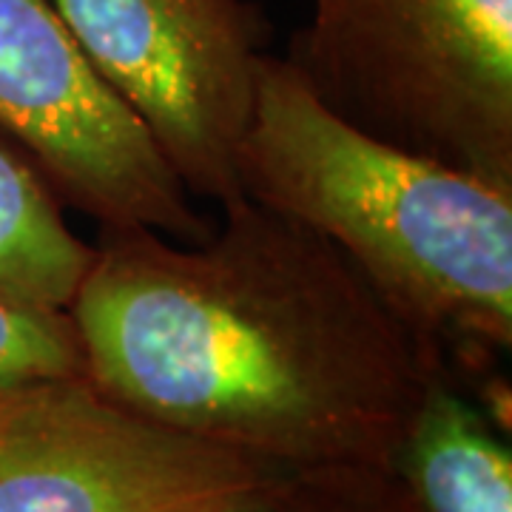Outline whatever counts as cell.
Returning a JSON list of instances; mask_svg holds the SVG:
<instances>
[{"instance_id":"cell-9","label":"cell","mask_w":512,"mask_h":512,"mask_svg":"<svg viewBox=\"0 0 512 512\" xmlns=\"http://www.w3.org/2000/svg\"><path fill=\"white\" fill-rule=\"evenodd\" d=\"M188 512H416L384 464L268 470Z\"/></svg>"},{"instance_id":"cell-1","label":"cell","mask_w":512,"mask_h":512,"mask_svg":"<svg viewBox=\"0 0 512 512\" xmlns=\"http://www.w3.org/2000/svg\"><path fill=\"white\" fill-rule=\"evenodd\" d=\"M200 242L106 231L69 305L86 379L268 470L384 464L450 370L308 225L239 197Z\"/></svg>"},{"instance_id":"cell-7","label":"cell","mask_w":512,"mask_h":512,"mask_svg":"<svg viewBox=\"0 0 512 512\" xmlns=\"http://www.w3.org/2000/svg\"><path fill=\"white\" fill-rule=\"evenodd\" d=\"M390 470L416 512H512L507 433L453 370L427 384Z\"/></svg>"},{"instance_id":"cell-8","label":"cell","mask_w":512,"mask_h":512,"mask_svg":"<svg viewBox=\"0 0 512 512\" xmlns=\"http://www.w3.org/2000/svg\"><path fill=\"white\" fill-rule=\"evenodd\" d=\"M94 256L63 217V202L18 148L0 140V299L69 311Z\"/></svg>"},{"instance_id":"cell-6","label":"cell","mask_w":512,"mask_h":512,"mask_svg":"<svg viewBox=\"0 0 512 512\" xmlns=\"http://www.w3.org/2000/svg\"><path fill=\"white\" fill-rule=\"evenodd\" d=\"M262 473L114 402L83 373L0 390V512H188Z\"/></svg>"},{"instance_id":"cell-5","label":"cell","mask_w":512,"mask_h":512,"mask_svg":"<svg viewBox=\"0 0 512 512\" xmlns=\"http://www.w3.org/2000/svg\"><path fill=\"white\" fill-rule=\"evenodd\" d=\"M0 134L103 231L200 242L208 220L143 123L94 72L52 0H0Z\"/></svg>"},{"instance_id":"cell-2","label":"cell","mask_w":512,"mask_h":512,"mask_svg":"<svg viewBox=\"0 0 512 512\" xmlns=\"http://www.w3.org/2000/svg\"><path fill=\"white\" fill-rule=\"evenodd\" d=\"M251 200L336 245L473 379L512 348V188L382 143L268 55L239 151Z\"/></svg>"},{"instance_id":"cell-10","label":"cell","mask_w":512,"mask_h":512,"mask_svg":"<svg viewBox=\"0 0 512 512\" xmlns=\"http://www.w3.org/2000/svg\"><path fill=\"white\" fill-rule=\"evenodd\" d=\"M80 373L83 356L69 313L26 308L0 299V390L20 382Z\"/></svg>"},{"instance_id":"cell-3","label":"cell","mask_w":512,"mask_h":512,"mask_svg":"<svg viewBox=\"0 0 512 512\" xmlns=\"http://www.w3.org/2000/svg\"><path fill=\"white\" fill-rule=\"evenodd\" d=\"M282 57L353 128L512 188V0H311Z\"/></svg>"},{"instance_id":"cell-4","label":"cell","mask_w":512,"mask_h":512,"mask_svg":"<svg viewBox=\"0 0 512 512\" xmlns=\"http://www.w3.org/2000/svg\"><path fill=\"white\" fill-rule=\"evenodd\" d=\"M94 72L143 123L191 197H245L268 23L251 0H52Z\"/></svg>"}]
</instances>
